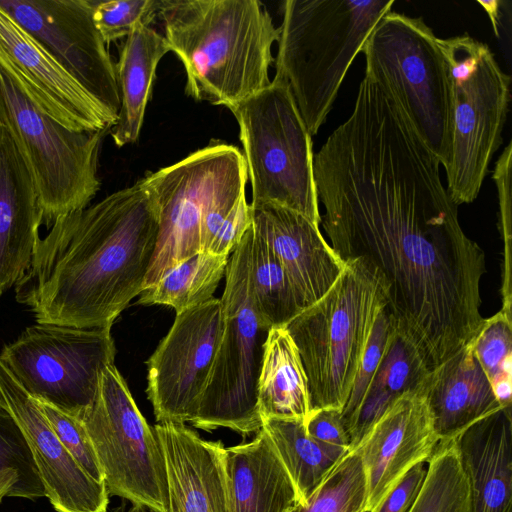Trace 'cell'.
I'll use <instances>...</instances> for the list:
<instances>
[{
  "label": "cell",
  "mask_w": 512,
  "mask_h": 512,
  "mask_svg": "<svg viewBox=\"0 0 512 512\" xmlns=\"http://www.w3.org/2000/svg\"><path fill=\"white\" fill-rule=\"evenodd\" d=\"M439 168L401 105L367 77L313 162L330 246L344 263L362 258L380 271L396 328L430 372L485 323V255L461 228Z\"/></svg>",
  "instance_id": "obj_1"
},
{
  "label": "cell",
  "mask_w": 512,
  "mask_h": 512,
  "mask_svg": "<svg viewBox=\"0 0 512 512\" xmlns=\"http://www.w3.org/2000/svg\"><path fill=\"white\" fill-rule=\"evenodd\" d=\"M158 213L142 178L57 219L15 285L37 323L110 328L140 295L155 252Z\"/></svg>",
  "instance_id": "obj_2"
},
{
  "label": "cell",
  "mask_w": 512,
  "mask_h": 512,
  "mask_svg": "<svg viewBox=\"0 0 512 512\" xmlns=\"http://www.w3.org/2000/svg\"><path fill=\"white\" fill-rule=\"evenodd\" d=\"M158 15L188 96L229 108L271 83L279 28L260 1L160 0Z\"/></svg>",
  "instance_id": "obj_3"
},
{
  "label": "cell",
  "mask_w": 512,
  "mask_h": 512,
  "mask_svg": "<svg viewBox=\"0 0 512 512\" xmlns=\"http://www.w3.org/2000/svg\"><path fill=\"white\" fill-rule=\"evenodd\" d=\"M394 0H287L275 77L284 80L309 134L326 122L353 60Z\"/></svg>",
  "instance_id": "obj_4"
},
{
  "label": "cell",
  "mask_w": 512,
  "mask_h": 512,
  "mask_svg": "<svg viewBox=\"0 0 512 512\" xmlns=\"http://www.w3.org/2000/svg\"><path fill=\"white\" fill-rule=\"evenodd\" d=\"M387 305L388 287L380 271L357 258L346 261L329 290L286 324L307 377L311 412L342 410Z\"/></svg>",
  "instance_id": "obj_5"
},
{
  "label": "cell",
  "mask_w": 512,
  "mask_h": 512,
  "mask_svg": "<svg viewBox=\"0 0 512 512\" xmlns=\"http://www.w3.org/2000/svg\"><path fill=\"white\" fill-rule=\"evenodd\" d=\"M157 207L158 236L144 289L182 260L205 252L248 180L238 147L211 141L177 163L145 177Z\"/></svg>",
  "instance_id": "obj_6"
},
{
  "label": "cell",
  "mask_w": 512,
  "mask_h": 512,
  "mask_svg": "<svg viewBox=\"0 0 512 512\" xmlns=\"http://www.w3.org/2000/svg\"><path fill=\"white\" fill-rule=\"evenodd\" d=\"M437 41L447 67L451 102L446 189L458 206L477 198L502 144L511 78L490 47L467 33Z\"/></svg>",
  "instance_id": "obj_7"
},
{
  "label": "cell",
  "mask_w": 512,
  "mask_h": 512,
  "mask_svg": "<svg viewBox=\"0 0 512 512\" xmlns=\"http://www.w3.org/2000/svg\"><path fill=\"white\" fill-rule=\"evenodd\" d=\"M0 126L27 166L46 225L87 208L101 187L98 158L107 131L66 128L43 112L1 67Z\"/></svg>",
  "instance_id": "obj_8"
},
{
  "label": "cell",
  "mask_w": 512,
  "mask_h": 512,
  "mask_svg": "<svg viewBox=\"0 0 512 512\" xmlns=\"http://www.w3.org/2000/svg\"><path fill=\"white\" fill-rule=\"evenodd\" d=\"M228 109L239 125L251 203L291 209L319 226L312 137L287 83L274 76L269 86Z\"/></svg>",
  "instance_id": "obj_9"
},
{
  "label": "cell",
  "mask_w": 512,
  "mask_h": 512,
  "mask_svg": "<svg viewBox=\"0 0 512 512\" xmlns=\"http://www.w3.org/2000/svg\"><path fill=\"white\" fill-rule=\"evenodd\" d=\"M437 39L421 17L390 11L378 21L361 52L365 77L395 98L444 168L451 147V102Z\"/></svg>",
  "instance_id": "obj_10"
},
{
  "label": "cell",
  "mask_w": 512,
  "mask_h": 512,
  "mask_svg": "<svg viewBox=\"0 0 512 512\" xmlns=\"http://www.w3.org/2000/svg\"><path fill=\"white\" fill-rule=\"evenodd\" d=\"M252 224L232 251L220 298L224 331L197 414L191 422L211 431L229 428L242 436L258 432L257 385L271 329L255 311L249 285Z\"/></svg>",
  "instance_id": "obj_11"
},
{
  "label": "cell",
  "mask_w": 512,
  "mask_h": 512,
  "mask_svg": "<svg viewBox=\"0 0 512 512\" xmlns=\"http://www.w3.org/2000/svg\"><path fill=\"white\" fill-rule=\"evenodd\" d=\"M115 354L110 328L36 323L3 347L0 361L37 402L78 419L94 404Z\"/></svg>",
  "instance_id": "obj_12"
},
{
  "label": "cell",
  "mask_w": 512,
  "mask_h": 512,
  "mask_svg": "<svg viewBox=\"0 0 512 512\" xmlns=\"http://www.w3.org/2000/svg\"><path fill=\"white\" fill-rule=\"evenodd\" d=\"M78 420L93 444L109 495L151 512H166L161 446L115 364L104 370L94 404Z\"/></svg>",
  "instance_id": "obj_13"
},
{
  "label": "cell",
  "mask_w": 512,
  "mask_h": 512,
  "mask_svg": "<svg viewBox=\"0 0 512 512\" xmlns=\"http://www.w3.org/2000/svg\"><path fill=\"white\" fill-rule=\"evenodd\" d=\"M0 8L117 122L115 63L93 22L94 0H0Z\"/></svg>",
  "instance_id": "obj_14"
},
{
  "label": "cell",
  "mask_w": 512,
  "mask_h": 512,
  "mask_svg": "<svg viewBox=\"0 0 512 512\" xmlns=\"http://www.w3.org/2000/svg\"><path fill=\"white\" fill-rule=\"evenodd\" d=\"M223 331V309L218 298L176 314L169 332L147 362V395L158 423L194 420Z\"/></svg>",
  "instance_id": "obj_15"
},
{
  "label": "cell",
  "mask_w": 512,
  "mask_h": 512,
  "mask_svg": "<svg viewBox=\"0 0 512 512\" xmlns=\"http://www.w3.org/2000/svg\"><path fill=\"white\" fill-rule=\"evenodd\" d=\"M0 67L68 129L110 131L116 120L0 8Z\"/></svg>",
  "instance_id": "obj_16"
},
{
  "label": "cell",
  "mask_w": 512,
  "mask_h": 512,
  "mask_svg": "<svg viewBox=\"0 0 512 512\" xmlns=\"http://www.w3.org/2000/svg\"><path fill=\"white\" fill-rule=\"evenodd\" d=\"M0 407L22 431L45 496L56 512H107L105 482L90 477L57 438L33 399L0 361Z\"/></svg>",
  "instance_id": "obj_17"
},
{
  "label": "cell",
  "mask_w": 512,
  "mask_h": 512,
  "mask_svg": "<svg viewBox=\"0 0 512 512\" xmlns=\"http://www.w3.org/2000/svg\"><path fill=\"white\" fill-rule=\"evenodd\" d=\"M439 441L422 388L394 401L355 448L367 479L366 512H372L411 468L428 462Z\"/></svg>",
  "instance_id": "obj_18"
},
{
  "label": "cell",
  "mask_w": 512,
  "mask_h": 512,
  "mask_svg": "<svg viewBox=\"0 0 512 512\" xmlns=\"http://www.w3.org/2000/svg\"><path fill=\"white\" fill-rule=\"evenodd\" d=\"M250 205L252 226L286 271L303 309L309 307L329 290L345 263L304 215L272 203Z\"/></svg>",
  "instance_id": "obj_19"
},
{
  "label": "cell",
  "mask_w": 512,
  "mask_h": 512,
  "mask_svg": "<svg viewBox=\"0 0 512 512\" xmlns=\"http://www.w3.org/2000/svg\"><path fill=\"white\" fill-rule=\"evenodd\" d=\"M167 477L166 512H229L225 446L202 439L185 424L158 423Z\"/></svg>",
  "instance_id": "obj_20"
},
{
  "label": "cell",
  "mask_w": 512,
  "mask_h": 512,
  "mask_svg": "<svg viewBox=\"0 0 512 512\" xmlns=\"http://www.w3.org/2000/svg\"><path fill=\"white\" fill-rule=\"evenodd\" d=\"M42 223L27 166L0 126V295L15 286L30 267Z\"/></svg>",
  "instance_id": "obj_21"
},
{
  "label": "cell",
  "mask_w": 512,
  "mask_h": 512,
  "mask_svg": "<svg viewBox=\"0 0 512 512\" xmlns=\"http://www.w3.org/2000/svg\"><path fill=\"white\" fill-rule=\"evenodd\" d=\"M440 441L457 439L502 409L473 351V341L432 370L422 387Z\"/></svg>",
  "instance_id": "obj_22"
},
{
  "label": "cell",
  "mask_w": 512,
  "mask_h": 512,
  "mask_svg": "<svg viewBox=\"0 0 512 512\" xmlns=\"http://www.w3.org/2000/svg\"><path fill=\"white\" fill-rule=\"evenodd\" d=\"M471 512H512V418L501 409L457 439Z\"/></svg>",
  "instance_id": "obj_23"
},
{
  "label": "cell",
  "mask_w": 512,
  "mask_h": 512,
  "mask_svg": "<svg viewBox=\"0 0 512 512\" xmlns=\"http://www.w3.org/2000/svg\"><path fill=\"white\" fill-rule=\"evenodd\" d=\"M229 512H292L294 484L261 428L247 443L225 447Z\"/></svg>",
  "instance_id": "obj_24"
},
{
  "label": "cell",
  "mask_w": 512,
  "mask_h": 512,
  "mask_svg": "<svg viewBox=\"0 0 512 512\" xmlns=\"http://www.w3.org/2000/svg\"><path fill=\"white\" fill-rule=\"evenodd\" d=\"M168 52L164 36L147 25L136 28L122 43L115 64L120 108L110 129L116 146L137 142L158 63Z\"/></svg>",
  "instance_id": "obj_25"
},
{
  "label": "cell",
  "mask_w": 512,
  "mask_h": 512,
  "mask_svg": "<svg viewBox=\"0 0 512 512\" xmlns=\"http://www.w3.org/2000/svg\"><path fill=\"white\" fill-rule=\"evenodd\" d=\"M260 417L306 421L311 413L308 382L293 340L284 327H272L265 343L257 385Z\"/></svg>",
  "instance_id": "obj_26"
},
{
  "label": "cell",
  "mask_w": 512,
  "mask_h": 512,
  "mask_svg": "<svg viewBox=\"0 0 512 512\" xmlns=\"http://www.w3.org/2000/svg\"><path fill=\"white\" fill-rule=\"evenodd\" d=\"M429 373L414 345L396 328L349 431L351 450L394 401L421 389Z\"/></svg>",
  "instance_id": "obj_27"
},
{
  "label": "cell",
  "mask_w": 512,
  "mask_h": 512,
  "mask_svg": "<svg viewBox=\"0 0 512 512\" xmlns=\"http://www.w3.org/2000/svg\"><path fill=\"white\" fill-rule=\"evenodd\" d=\"M262 429L287 470L304 504L338 461L349 451L325 446L311 438L304 421L268 418Z\"/></svg>",
  "instance_id": "obj_28"
},
{
  "label": "cell",
  "mask_w": 512,
  "mask_h": 512,
  "mask_svg": "<svg viewBox=\"0 0 512 512\" xmlns=\"http://www.w3.org/2000/svg\"><path fill=\"white\" fill-rule=\"evenodd\" d=\"M229 255L198 252L168 270L155 284L144 289L142 305L161 304L176 314L211 298L225 276Z\"/></svg>",
  "instance_id": "obj_29"
},
{
  "label": "cell",
  "mask_w": 512,
  "mask_h": 512,
  "mask_svg": "<svg viewBox=\"0 0 512 512\" xmlns=\"http://www.w3.org/2000/svg\"><path fill=\"white\" fill-rule=\"evenodd\" d=\"M250 296L258 316L272 327H285L303 307L277 257L252 226Z\"/></svg>",
  "instance_id": "obj_30"
},
{
  "label": "cell",
  "mask_w": 512,
  "mask_h": 512,
  "mask_svg": "<svg viewBox=\"0 0 512 512\" xmlns=\"http://www.w3.org/2000/svg\"><path fill=\"white\" fill-rule=\"evenodd\" d=\"M408 512H471L469 483L457 441H439Z\"/></svg>",
  "instance_id": "obj_31"
},
{
  "label": "cell",
  "mask_w": 512,
  "mask_h": 512,
  "mask_svg": "<svg viewBox=\"0 0 512 512\" xmlns=\"http://www.w3.org/2000/svg\"><path fill=\"white\" fill-rule=\"evenodd\" d=\"M367 479L356 449L347 452L313 491L292 512H366Z\"/></svg>",
  "instance_id": "obj_32"
},
{
  "label": "cell",
  "mask_w": 512,
  "mask_h": 512,
  "mask_svg": "<svg viewBox=\"0 0 512 512\" xmlns=\"http://www.w3.org/2000/svg\"><path fill=\"white\" fill-rule=\"evenodd\" d=\"M473 351L502 409L512 407V319L500 310L473 340Z\"/></svg>",
  "instance_id": "obj_33"
},
{
  "label": "cell",
  "mask_w": 512,
  "mask_h": 512,
  "mask_svg": "<svg viewBox=\"0 0 512 512\" xmlns=\"http://www.w3.org/2000/svg\"><path fill=\"white\" fill-rule=\"evenodd\" d=\"M7 469L17 472L18 498L37 499L45 496L22 431L12 416L0 407V471Z\"/></svg>",
  "instance_id": "obj_34"
},
{
  "label": "cell",
  "mask_w": 512,
  "mask_h": 512,
  "mask_svg": "<svg viewBox=\"0 0 512 512\" xmlns=\"http://www.w3.org/2000/svg\"><path fill=\"white\" fill-rule=\"evenodd\" d=\"M395 330L394 319L385 307L377 317L351 392L341 410L342 421L348 436Z\"/></svg>",
  "instance_id": "obj_35"
},
{
  "label": "cell",
  "mask_w": 512,
  "mask_h": 512,
  "mask_svg": "<svg viewBox=\"0 0 512 512\" xmlns=\"http://www.w3.org/2000/svg\"><path fill=\"white\" fill-rule=\"evenodd\" d=\"M159 7L160 0H94L93 22L108 45L126 38L139 26H149Z\"/></svg>",
  "instance_id": "obj_36"
},
{
  "label": "cell",
  "mask_w": 512,
  "mask_h": 512,
  "mask_svg": "<svg viewBox=\"0 0 512 512\" xmlns=\"http://www.w3.org/2000/svg\"><path fill=\"white\" fill-rule=\"evenodd\" d=\"M38 404L57 438L78 465L94 480L104 482L93 444L80 420L48 404Z\"/></svg>",
  "instance_id": "obj_37"
},
{
  "label": "cell",
  "mask_w": 512,
  "mask_h": 512,
  "mask_svg": "<svg viewBox=\"0 0 512 512\" xmlns=\"http://www.w3.org/2000/svg\"><path fill=\"white\" fill-rule=\"evenodd\" d=\"M304 424L307 434L319 443L344 451L351 450L340 410L325 408L312 411Z\"/></svg>",
  "instance_id": "obj_38"
},
{
  "label": "cell",
  "mask_w": 512,
  "mask_h": 512,
  "mask_svg": "<svg viewBox=\"0 0 512 512\" xmlns=\"http://www.w3.org/2000/svg\"><path fill=\"white\" fill-rule=\"evenodd\" d=\"M252 224V209L242 199L226 217L205 252L229 255Z\"/></svg>",
  "instance_id": "obj_39"
},
{
  "label": "cell",
  "mask_w": 512,
  "mask_h": 512,
  "mask_svg": "<svg viewBox=\"0 0 512 512\" xmlns=\"http://www.w3.org/2000/svg\"><path fill=\"white\" fill-rule=\"evenodd\" d=\"M425 463L411 468L372 512H408L424 482Z\"/></svg>",
  "instance_id": "obj_40"
},
{
  "label": "cell",
  "mask_w": 512,
  "mask_h": 512,
  "mask_svg": "<svg viewBox=\"0 0 512 512\" xmlns=\"http://www.w3.org/2000/svg\"><path fill=\"white\" fill-rule=\"evenodd\" d=\"M18 475L13 469L0 471V502L4 497H17Z\"/></svg>",
  "instance_id": "obj_41"
},
{
  "label": "cell",
  "mask_w": 512,
  "mask_h": 512,
  "mask_svg": "<svg viewBox=\"0 0 512 512\" xmlns=\"http://www.w3.org/2000/svg\"><path fill=\"white\" fill-rule=\"evenodd\" d=\"M477 3L480 4L482 6V8L485 10V12L487 13V15L490 19L494 34L496 37H499L500 5L502 4V2L499 0H490V1L478 0Z\"/></svg>",
  "instance_id": "obj_42"
},
{
  "label": "cell",
  "mask_w": 512,
  "mask_h": 512,
  "mask_svg": "<svg viewBox=\"0 0 512 512\" xmlns=\"http://www.w3.org/2000/svg\"><path fill=\"white\" fill-rule=\"evenodd\" d=\"M143 510L144 509H142V508H140L138 506L133 505V507L128 512H141Z\"/></svg>",
  "instance_id": "obj_43"
}]
</instances>
